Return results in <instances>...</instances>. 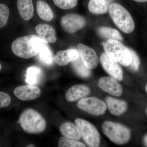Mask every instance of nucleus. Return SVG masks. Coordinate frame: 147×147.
<instances>
[{"mask_svg":"<svg viewBox=\"0 0 147 147\" xmlns=\"http://www.w3.org/2000/svg\"><path fill=\"white\" fill-rule=\"evenodd\" d=\"M84 141L88 146L97 147L100 145V136L97 129L89 122L84 119H76L75 121Z\"/></svg>","mask_w":147,"mask_h":147,"instance_id":"423d86ee","label":"nucleus"},{"mask_svg":"<svg viewBox=\"0 0 147 147\" xmlns=\"http://www.w3.org/2000/svg\"><path fill=\"white\" fill-rule=\"evenodd\" d=\"M105 53L118 63L128 66L131 61L130 50L118 40H108L102 43Z\"/></svg>","mask_w":147,"mask_h":147,"instance_id":"20e7f679","label":"nucleus"},{"mask_svg":"<svg viewBox=\"0 0 147 147\" xmlns=\"http://www.w3.org/2000/svg\"><path fill=\"white\" fill-rule=\"evenodd\" d=\"M38 36L46 43H54L57 40L56 32L53 27L46 24H40L36 27Z\"/></svg>","mask_w":147,"mask_h":147,"instance_id":"4468645a","label":"nucleus"},{"mask_svg":"<svg viewBox=\"0 0 147 147\" xmlns=\"http://www.w3.org/2000/svg\"><path fill=\"white\" fill-rule=\"evenodd\" d=\"M100 63L107 73L117 81L123 79L122 69L117 62L110 57L105 53H102L100 58Z\"/></svg>","mask_w":147,"mask_h":147,"instance_id":"1a4fd4ad","label":"nucleus"},{"mask_svg":"<svg viewBox=\"0 0 147 147\" xmlns=\"http://www.w3.org/2000/svg\"><path fill=\"white\" fill-rule=\"evenodd\" d=\"M13 94L20 100H32L39 97L41 90L34 85H26L16 87L13 90Z\"/></svg>","mask_w":147,"mask_h":147,"instance_id":"9b49d317","label":"nucleus"},{"mask_svg":"<svg viewBox=\"0 0 147 147\" xmlns=\"http://www.w3.org/2000/svg\"><path fill=\"white\" fill-rule=\"evenodd\" d=\"M17 7L21 18L25 21L30 20L34 13L32 0H17Z\"/></svg>","mask_w":147,"mask_h":147,"instance_id":"f3484780","label":"nucleus"},{"mask_svg":"<svg viewBox=\"0 0 147 147\" xmlns=\"http://www.w3.org/2000/svg\"><path fill=\"white\" fill-rule=\"evenodd\" d=\"M21 128L29 134L42 133L46 127L45 119L38 112L32 108L26 109L21 113L19 117Z\"/></svg>","mask_w":147,"mask_h":147,"instance_id":"f03ea898","label":"nucleus"},{"mask_svg":"<svg viewBox=\"0 0 147 147\" xmlns=\"http://www.w3.org/2000/svg\"><path fill=\"white\" fill-rule=\"evenodd\" d=\"M98 86L103 91L114 96H120L122 94L121 86L112 77H101L98 83Z\"/></svg>","mask_w":147,"mask_h":147,"instance_id":"f8f14e48","label":"nucleus"},{"mask_svg":"<svg viewBox=\"0 0 147 147\" xmlns=\"http://www.w3.org/2000/svg\"><path fill=\"white\" fill-rule=\"evenodd\" d=\"M11 102L10 96L6 93L0 92V108L7 107L10 105Z\"/></svg>","mask_w":147,"mask_h":147,"instance_id":"c85d7f7f","label":"nucleus"},{"mask_svg":"<svg viewBox=\"0 0 147 147\" xmlns=\"http://www.w3.org/2000/svg\"><path fill=\"white\" fill-rule=\"evenodd\" d=\"M77 50L80 57L88 68L92 69L97 67L98 59L94 49L87 45L79 43L77 45Z\"/></svg>","mask_w":147,"mask_h":147,"instance_id":"9d476101","label":"nucleus"},{"mask_svg":"<svg viewBox=\"0 0 147 147\" xmlns=\"http://www.w3.org/2000/svg\"><path fill=\"white\" fill-rule=\"evenodd\" d=\"M1 68H2L1 65V63H0V70H1Z\"/></svg>","mask_w":147,"mask_h":147,"instance_id":"72a5a7b5","label":"nucleus"},{"mask_svg":"<svg viewBox=\"0 0 147 147\" xmlns=\"http://www.w3.org/2000/svg\"><path fill=\"white\" fill-rule=\"evenodd\" d=\"M97 32L99 35L105 39L115 40L120 41L123 39L117 30L110 27H100L98 29Z\"/></svg>","mask_w":147,"mask_h":147,"instance_id":"5701e85b","label":"nucleus"},{"mask_svg":"<svg viewBox=\"0 0 147 147\" xmlns=\"http://www.w3.org/2000/svg\"><path fill=\"white\" fill-rule=\"evenodd\" d=\"M59 129L61 134L68 139L79 140L82 137L78 127L71 122L63 123L60 127Z\"/></svg>","mask_w":147,"mask_h":147,"instance_id":"6ab92c4d","label":"nucleus"},{"mask_svg":"<svg viewBox=\"0 0 147 147\" xmlns=\"http://www.w3.org/2000/svg\"><path fill=\"white\" fill-rule=\"evenodd\" d=\"M114 0H90L88 8L90 12L94 14H104L108 10Z\"/></svg>","mask_w":147,"mask_h":147,"instance_id":"a211bd4d","label":"nucleus"},{"mask_svg":"<svg viewBox=\"0 0 147 147\" xmlns=\"http://www.w3.org/2000/svg\"><path fill=\"white\" fill-rule=\"evenodd\" d=\"M35 146H36L34 144H30L28 145L27 146V147H34Z\"/></svg>","mask_w":147,"mask_h":147,"instance_id":"2f4dec72","label":"nucleus"},{"mask_svg":"<svg viewBox=\"0 0 147 147\" xmlns=\"http://www.w3.org/2000/svg\"><path fill=\"white\" fill-rule=\"evenodd\" d=\"M105 101L108 110L113 115L120 116L125 113L127 109V104L123 100L108 96L105 98Z\"/></svg>","mask_w":147,"mask_h":147,"instance_id":"dca6fc26","label":"nucleus"},{"mask_svg":"<svg viewBox=\"0 0 147 147\" xmlns=\"http://www.w3.org/2000/svg\"><path fill=\"white\" fill-rule=\"evenodd\" d=\"M102 129L108 139L116 144H125L131 138L129 129L120 123L106 121L102 123Z\"/></svg>","mask_w":147,"mask_h":147,"instance_id":"39448f33","label":"nucleus"},{"mask_svg":"<svg viewBox=\"0 0 147 147\" xmlns=\"http://www.w3.org/2000/svg\"><path fill=\"white\" fill-rule=\"evenodd\" d=\"M61 24L67 32L73 34L84 28L86 21L84 17L79 14L70 13L62 17Z\"/></svg>","mask_w":147,"mask_h":147,"instance_id":"6e6552de","label":"nucleus"},{"mask_svg":"<svg viewBox=\"0 0 147 147\" xmlns=\"http://www.w3.org/2000/svg\"><path fill=\"white\" fill-rule=\"evenodd\" d=\"M40 62L45 66H50L54 63V57L53 51L47 43L44 42L38 53Z\"/></svg>","mask_w":147,"mask_h":147,"instance_id":"aec40b11","label":"nucleus"},{"mask_svg":"<svg viewBox=\"0 0 147 147\" xmlns=\"http://www.w3.org/2000/svg\"><path fill=\"white\" fill-rule=\"evenodd\" d=\"M58 146L60 147H85L86 146L82 142L77 140L68 139L65 137L59 139Z\"/></svg>","mask_w":147,"mask_h":147,"instance_id":"393cba45","label":"nucleus"},{"mask_svg":"<svg viewBox=\"0 0 147 147\" xmlns=\"http://www.w3.org/2000/svg\"><path fill=\"white\" fill-rule=\"evenodd\" d=\"M110 17L121 30L125 33H131L135 29L134 19L128 11L118 3H112L109 7Z\"/></svg>","mask_w":147,"mask_h":147,"instance_id":"7ed1b4c3","label":"nucleus"},{"mask_svg":"<svg viewBox=\"0 0 147 147\" xmlns=\"http://www.w3.org/2000/svg\"><path fill=\"white\" fill-rule=\"evenodd\" d=\"M55 5L63 9H72L77 5L78 0H53Z\"/></svg>","mask_w":147,"mask_h":147,"instance_id":"bb28decb","label":"nucleus"},{"mask_svg":"<svg viewBox=\"0 0 147 147\" xmlns=\"http://www.w3.org/2000/svg\"><path fill=\"white\" fill-rule=\"evenodd\" d=\"M144 142L145 145L147 147V134H145L144 136Z\"/></svg>","mask_w":147,"mask_h":147,"instance_id":"c756f323","label":"nucleus"},{"mask_svg":"<svg viewBox=\"0 0 147 147\" xmlns=\"http://www.w3.org/2000/svg\"><path fill=\"white\" fill-rule=\"evenodd\" d=\"M134 1L138 3H146L147 2V0H133Z\"/></svg>","mask_w":147,"mask_h":147,"instance_id":"7c9ffc66","label":"nucleus"},{"mask_svg":"<svg viewBox=\"0 0 147 147\" xmlns=\"http://www.w3.org/2000/svg\"><path fill=\"white\" fill-rule=\"evenodd\" d=\"M129 50L131 55V63L128 67L133 71H137L139 69L140 65V59L134 50L130 49H129Z\"/></svg>","mask_w":147,"mask_h":147,"instance_id":"cd10ccee","label":"nucleus"},{"mask_svg":"<svg viewBox=\"0 0 147 147\" xmlns=\"http://www.w3.org/2000/svg\"><path fill=\"white\" fill-rule=\"evenodd\" d=\"M44 42L38 36L29 35L15 39L11 50L18 57L29 59L37 55Z\"/></svg>","mask_w":147,"mask_h":147,"instance_id":"f257e3e1","label":"nucleus"},{"mask_svg":"<svg viewBox=\"0 0 147 147\" xmlns=\"http://www.w3.org/2000/svg\"><path fill=\"white\" fill-rule=\"evenodd\" d=\"M79 57L78 50L72 48L58 52L54 57V61L58 65L63 66L76 60Z\"/></svg>","mask_w":147,"mask_h":147,"instance_id":"ddd939ff","label":"nucleus"},{"mask_svg":"<svg viewBox=\"0 0 147 147\" xmlns=\"http://www.w3.org/2000/svg\"><path fill=\"white\" fill-rule=\"evenodd\" d=\"M36 10L38 15L43 21L50 22L54 18V13L51 7L42 0L37 1Z\"/></svg>","mask_w":147,"mask_h":147,"instance_id":"4be33fe9","label":"nucleus"},{"mask_svg":"<svg viewBox=\"0 0 147 147\" xmlns=\"http://www.w3.org/2000/svg\"><path fill=\"white\" fill-rule=\"evenodd\" d=\"M90 92V88L83 84L72 86L67 92L65 98L69 102H73L87 96Z\"/></svg>","mask_w":147,"mask_h":147,"instance_id":"2eb2a0df","label":"nucleus"},{"mask_svg":"<svg viewBox=\"0 0 147 147\" xmlns=\"http://www.w3.org/2000/svg\"><path fill=\"white\" fill-rule=\"evenodd\" d=\"M77 105L80 110L95 116L103 115L107 108L105 102L95 97L82 98L78 101Z\"/></svg>","mask_w":147,"mask_h":147,"instance_id":"0eeeda50","label":"nucleus"},{"mask_svg":"<svg viewBox=\"0 0 147 147\" xmlns=\"http://www.w3.org/2000/svg\"><path fill=\"white\" fill-rule=\"evenodd\" d=\"M43 72L42 69L36 66H32L27 69L26 82L29 85L38 84L42 80Z\"/></svg>","mask_w":147,"mask_h":147,"instance_id":"412c9836","label":"nucleus"},{"mask_svg":"<svg viewBox=\"0 0 147 147\" xmlns=\"http://www.w3.org/2000/svg\"><path fill=\"white\" fill-rule=\"evenodd\" d=\"M146 91L147 93V84H146Z\"/></svg>","mask_w":147,"mask_h":147,"instance_id":"473e14b6","label":"nucleus"},{"mask_svg":"<svg viewBox=\"0 0 147 147\" xmlns=\"http://www.w3.org/2000/svg\"><path fill=\"white\" fill-rule=\"evenodd\" d=\"M146 113H147V110H146Z\"/></svg>","mask_w":147,"mask_h":147,"instance_id":"f704fd0d","label":"nucleus"},{"mask_svg":"<svg viewBox=\"0 0 147 147\" xmlns=\"http://www.w3.org/2000/svg\"><path fill=\"white\" fill-rule=\"evenodd\" d=\"M9 16V10L7 6L0 3V28L5 26Z\"/></svg>","mask_w":147,"mask_h":147,"instance_id":"a878e982","label":"nucleus"},{"mask_svg":"<svg viewBox=\"0 0 147 147\" xmlns=\"http://www.w3.org/2000/svg\"><path fill=\"white\" fill-rule=\"evenodd\" d=\"M71 64L75 72L80 77L86 78L90 76V69L86 66L80 57L72 62Z\"/></svg>","mask_w":147,"mask_h":147,"instance_id":"b1692460","label":"nucleus"}]
</instances>
